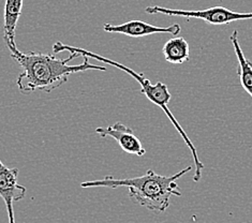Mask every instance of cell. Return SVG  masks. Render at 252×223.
Listing matches in <instances>:
<instances>
[{
	"instance_id": "cell-1",
	"label": "cell",
	"mask_w": 252,
	"mask_h": 223,
	"mask_svg": "<svg viewBox=\"0 0 252 223\" xmlns=\"http://www.w3.org/2000/svg\"><path fill=\"white\" fill-rule=\"evenodd\" d=\"M9 51L11 57L23 69L16 78L17 88L22 94L51 93L67 83L72 74L86 71H106L104 65L89 63L88 57H84V62L80 64H69V62L80 56L77 53H70L68 58L59 59L50 54L23 53L17 47H12Z\"/></svg>"
},
{
	"instance_id": "cell-2",
	"label": "cell",
	"mask_w": 252,
	"mask_h": 223,
	"mask_svg": "<svg viewBox=\"0 0 252 223\" xmlns=\"http://www.w3.org/2000/svg\"><path fill=\"white\" fill-rule=\"evenodd\" d=\"M191 170L192 166H187L172 176H163L153 170H148L142 176L133 178H115L107 175L103 179L84 182L81 187L83 189H116L126 187L129 191V197L135 204L153 212L162 213L170 206L172 196L182 195L177 180Z\"/></svg>"
},
{
	"instance_id": "cell-3",
	"label": "cell",
	"mask_w": 252,
	"mask_h": 223,
	"mask_svg": "<svg viewBox=\"0 0 252 223\" xmlns=\"http://www.w3.org/2000/svg\"><path fill=\"white\" fill-rule=\"evenodd\" d=\"M52 49H53L54 53L70 52V53H77L80 56H83V57L94 58L95 60H98V62L113 65V67L122 70V71L126 72L127 74H129L130 76L133 77L134 80L141 85V88H142L141 93L143 95H145L146 98L149 101H152L154 104L158 105L161 108V110L165 113V115L169 117L172 125L175 127V129L177 130L178 133L181 134V136L183 137V140L186 143V145H187L188 148L190 149V152L192 154V158H193V161H194V167L195 168H194L193 180L195 183H197L199 180H201L204 164L202 163V161L199 158V154H197V150L194 146V144L192 143V141L189 138L188 134L186 133L185 130L182 128V126L179 125V123L176 120L175 116L173 115V113L171 112V110L169 108V105H167V104H169V102L171 101V99H172V95H171L170 90H169V88H167L165 84L161 83V82L153 84L145 75L142 74V73H137V72H135L134 70H132L131 68L127 67V65H125L123 64H119V63L115 62V60H112V59H109V58L103 57L101 55H98V54H94V52H89L85 49H82V47L68 45V44L63 43V42H56V43H54Z\"/></svg>"
},
{
	"instance_id": "cell-4",
	"label": "cell",
	"mask_w": 252,
	"mask_h": 223,
	"mask_svg": "<svg viewBox=\"0 0 252 223\" xmlns=\"http://www.w3.org/2000/svg\"><path fill=\"white\" fill-rule=\"evenodd\" d=\"M148 14H163L169 16H181L187 19H199L211 25H223L236 21L252 20V12H235L224 7H213L205 10H182L169 9L160 5H151L145 9Z\"/></svg>"
},
{
	"instance_id": "cell-5",
	"label": "cell",
	"mask_w": 252,
	"mask_h": 223,
	"mask_svg": "<svg viewBox=\"0 0 252 223\" xmlns=\"http://www.w3.org/2000/svg\"><path fill=\"white\" fill-rule=\"evenodd\" d=\"M19 168L5 166L0 160V197L5 204L9 223H15L14 203L23 200L27 189L19 184Z\"/></svg>"
},
{
	"instance_id": "cell-6",
	"label": "cell",
	"mask_w": 252,
	"mask_h": 223,
	"mask_svg": "<svg viewBox=\"0 0 252 223\" xmlns=\"http://www.w3.org/2000/svg\"><path fill=\"white\" fill-rule=\"evenodd\" d=\"M95 133L102 138L106 136L114 138L124 152L129 155L143 157L146 154L140 138L134 134L132 129L119 122L109 127H98L95 129Z\"/></svg>"
},
{
	"instance_id": "cell-7",
	"label": "cell",
	"mask_w": 252,
	"mask_h": 223,
	"mask_svg": "<svg viewBox=\"0 0 252 223\" xmlns=\"http://www.w3.org/2000/svg\"><path fill=\"white\" fill-rule=\"evenodd\" d=\"M103 30L105 32L110 33H121L128 35L132 38H141L146 35L157 34V33H166L176 35L181 32V26L178 24H173L172 26L159 27L152 25V24L145 23L143 21H129L127 23L121 24V25H112V24H104Z\"/></svg>"
},
{
	"instance_id": "cell-8",
	"label": "cell",
	"mask_w": 252,
	"mask_h": 223,
	"mask_svg": "<svg viewBox=\"0 0 252 223\" xmlns=\"http://www.w3.org/2000/svg\"><path fill=\"white\" fill-rule=\"evenodd\" d=\"M24 0H5L3 14V38L8 49L16 47L15 30L22 15Z\"/></svg>"
},
{
	"instance_id": "cell-9",
	"label": "cell",
	"mask_w": 252,
	"mask_h": 223,
	"mask_svg": "<svg viewBox=\"0 0 252 223\" xmlns=\"http://www.w3.org/2000/svg\"><path fill=\"white\" fill-rule=\"evenodd\" d=\"M230 40L238 62L237 74L239 77V81H241L243 88L252 98V63L246 58L245 54L242 50V46L239 44L237 30H234L233 33L231 34Z\"/></svg>"
},
{
	"instance_id": "cell-10",
	"label": "cell",
	"mask_w": 252,
	"mask_h": 223,
	"mask_svg": "<svg viewBox=\"0 0 252 223\" xmlns=\"http://www.w3.org/2000/svg\"><path fill=\"white\" fill-rule=\"evenodd\" d=\"M162 53L167 63L181 64L188 62L190 58V46L187 40L182 37H174L166 41Z\"/></svg>"
}]
</instances>
